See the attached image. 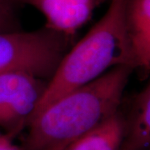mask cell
<instances>
[{"instance_id": "2", "label": "cell", "mask_w": 150, "mask_h": 150, "mask_svg": "<svg viewBox=\"0 0 150 150\" xmlns=\"http://www.w3.org/2000/svg\"><path fill=\"white\" fill-rule=\"evenodd\" d=\"M127 3L111 0L104 15L68 51L47 83L32 118L59 98L114 67L129 65L135 69L126 31Z\"/></svg>"}, {"instance_id": "6", "label": "cell", "mask_w": 150, "mask_h": 150, "mask_svg": "<svg viewBox=\"0 0 150 150\" xmlns=\"http://www.w3.org/2000/svg\"><path fill=\"white\" fill-rule=\"evenodd\" d=\"M126 31L135 69H150V0H128Z\"/></svg>"}, {"instance_id": "11", "label": "cell", "mask_w": 150, "mask_h": 150, "mask_svg": "<svg viewBox=\"0 0 150 150\" xmlns=\"http://www.w3.org/2000/svg\"><path fill=\"white\" fill-rule=\"evenodd\" d=\"M148 150H149V149H148Z\"/></svg>"}, {"instance_id": "1", "label": "cell", "mask_w": 150, "mask_h": 150, "mask_svg": "<svg viewBox=\"0 0 150 150\" xmlns=\"http://www.w3.org/2000/svg\"><path fill=\"white\" fill-rule=\"evenodd\" d=\"M134 69L129 65L114 67L50 103L28 123L20 150H64L110 118L119 110Z\"/></svg>"}, {"instance_id": "7", "label": "cell", "mask_w": 150, "mask_h": 150, "mask_svg": "<svg viewBox=\"0 0 150 150\" xmlns=\"http://www.w3.org/2000/svg\"><path fill=\"white\" fill-rule=\"evenodd\" d=\"M123 130L119 150H148L150 146V85L131 98L123 114Z\"/></svg>"}, {"instance_id": "9", "label": "cell", "mask_w": 150, "mask_h": 150, "mask_svg": "<svg viewBox=\"0 0 150 150\" xmlns=\"http://www.w3.org/2000/svg\"><path fill=\"white\" fill-rule=\"evenodd\" d=\"M13 0H0V33L22 30Z\"/></svg>"}, {"instance_id": "4", "label": "cell", "mask_w": 150, "mask_h": 150, "mask_svg": "<svg viewBox=\"0 0 150 150\" xmlns=\"http://www.w3.org/2000/svg\"><path fill=\"white\" fill-rule=\"evenodd\" d=\"M47 83L21 72L0 74V127L13 139L26 128Z\"/></svg>"}, {"instance_id": "10", "label": "cell", "mask_w": 150, "mask_h": 150, "mask_svg": "<svg viewBox=\"0 0 150 150\" xmlns=\"http://www.w3.org/2000/svg\"><path fill=\"white\" fill-rule=\"evenodd\" d=\"M13 138L7 134L0 133V150H20L13 142Z\"/></svg>"}, {"instance_id": "8", "label": "cell", "mask_w": 150, "mask_h": 150, "mask_svg": "<svg viewBox=\"0 0 150 150\" xmlns=\"http://www.w3.org/2000/svg\"><path fill=\"white\" fill-rule=\"evenodd\" d=\"M123 130L120 110L71 143L64 150H119Z\"/></svg>"}, {"instance_id": "5", "label": "cell", "mask_w": 150, "mask_h": 150, "mask_svg": "<svg viewBox=\"0 0 150 150\" xmlns=\"http://www.w3.org/2000/svg\"><path fill=\"white\" fill-rule=\"evenodd\" d=\"M18 5H29L45 18L44 27L73 38L91 20L94 11L105 0H13Z\"/></svg>"}, {"instance_id": "3", "label": "cell", "mask_w": 150, "mask_h": 150, "mask_svg": "<svg viewBox=\"0 0 150 150\" xmlns=\"http://www.w3.org/2000/svg\"><path fill=\"white\" fill-rule=\"evenodd\" d=\"M71 40L46 27L0 33V74L21 72L49 81L69 50Z\"/></svg>"}]
</instances>
